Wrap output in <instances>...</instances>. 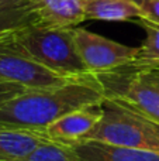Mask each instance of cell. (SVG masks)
Returning a JSON list of instances; mask_svg holds the SVG:
<instances>
[{
	"mask_svg": "<svg viewBox=\"0 0 159 161\" xmlns=\"http://www.w3.org/2000/svg\"><path fill=\"white\" fill-rule=\"evenodd\" d=\"M103 99V86L96 76L51 88L25 89L0 105V129L45 131L62 116Z\"/></svg>",
	"mask_w": 159,
	"mask_h": 161,
	"instance_id": "cell-1",
	"label": "cell"
},
{
	"mask_svg": "<svg viewBox=\"0 0 159 161\" xmlns=\"http://www.w3.org/2000/svg\"><path fill=\"white\" fill-rule=\"evenodd\" d=\"M101 116L85 142H100L127 148L159 153V125L130 105L113 97L101 100Z\"/></svg>",
	"mask_w": 159,
	"mask_h": 161,
	"instance_id": "cell-2",
	"label": "cell"
},
{
	"mask_svg": "<svg viewBox=\"0 0 159 161\" xmlns=\"http://www.w3.org/2000/svg\"><path fill=\"white\" fill-rule=\"evenodd\" d=\"M18 40L27 53L42 67L68 78L90 75L78 53L73 27H49L39 23L24 27Z\"/></svg>",
	"mask_w": 159,
	"mask_h": 161,
	"instance_id": "cell-3",
	"label": "cell"
},
{
	"mask_svg": "<svg viewBox=\"0 0 159 161\" xmlns=\"http://www.w3.org/2000/svg\"><path fill=\"white\" fill-rule=\"evenodd\" d=\"M96 78L104 97L121 100L159 125V64L131 62Z\"/></svg>",
	"mask_w": 159,
	"mask_h": 161,
	"instance_id": "cell-4",
	"label": "cell"
},
{
	"mask_svg": "<svg viewBox=\"0 0 159 161\" xmlns=\"http://www.w3.org/2000/svg\"><path fill=\"white\" fill-rule=\"evenodd\" d=\"M21 30L0 38V79L20 83L27 89L51 88L82 79L62 76L38 64L20 42Z\"/></svg>",
	"mask_w": 159,
	"mask_h": 161,
	"instance_id": "cell-5",
	"label": "cell"
},
{
	"mask_svg": "<svg viewBox=\"0 0 159 161\" xmlns=\"http://www.w3.org/2000/svg\"><path fill=\"white\" fill-rule=\"evenodd\" d=\"M73 36L85 67L95 76L131 64L138 54V47L120 44L86 28L73 27Z\"/></svg>",
	"mask_w": 159,
	"mask_h": 161,
	"instance_id": "cell-6",
	"label": "cell"
},
{
	"mask_svg": "<svg viewBox=\"0 0 159 161\" xmlns=\"http://www.w3.org/2000/svg\"><path fill=\"white\" fill-rule=\"evenodd\" d=\"M101 116H103L101 102L86 106L70 112L54 122L49 127L45 129V134L49 140L56 143L68 146L80 144L95 130Z\"/></svg>",
	"mask_w": 159,
	"mask_h": 161,
	"instance_id": "cell-7",
	"label": "cell"
},
{
	"mask_svg": "<svg viewBox=\"0 0 159 161\" xmlns=\"http://www.w3.org/2000/svg\"><path fill=\"white\" fill-rule=\"evenodd\" d=\"M37 23L49 27H76L86 20L83 0H28Z\"/></svg>",
	"mask_w": 159,
	"mask_h": 161,
	"instance_id": "cell-8",
	"label": "cell"
},
{
	"mask_svg": "<svg viewBox=\"0 0 159 161\" xmlns=\"http://www.w3.org/2000/svg\"><path fill=\"white\" fill-rule=\"evenodd\" d=\"M80 161H159V153L127 148L100 142H83L73 146Z\"/></svg>",
	"mask_w": 159,
	"mask_h": 161,
	"instance_id": "cell-9",
	"label": "cell"
},
{
	"mask_svg": "<svg viewBox=\"0 0 159 161\" xmlns=\"http://www.w3.org/2000/svg\"><path fill=\"white\" fill-rule=\"evenodd\" d=\"M48 140L45 131L0 129V161H20Z\"/></svg>",
	"mask_w": 159,
	"mask_h": 161,
	"instance_id": "cell-10",
	"label": "cell"
},
{
	"mask_svg": "<svg viewBox=\"0 0 159 161\" xmlns=\"http://www.w3.org/2000/svg\"><path fill=\"white\" fill-rule=\"evenodd\" d=\"M86 20L127 21L142 17V10L135 0H83Z\"/></svg>",
	"mask_w": 159,
	"mask_h": 161,
	"instance_id": "cell-11",
	"label": "cell"
},
{
	"mask_svg": "<svg viewBox=\"0 0 159 161\" xmlns=\"http://www.w3.org/2000/svg\"><path fill=\"white\" fill-rule=\"evenodd\" d=\"M37 23V17L30 3L11 6L0 10V38Z\"/></svg>",
	"mask_w": 159,
	"mask_h": 161,
	"instance_id": "cell-12",
	"label": "cell"
},
{
	"mask_svg": "<svg viewBox=\"0 0 159 161\" xmlns=\"http://www.w3.org/2000/svg\"><path fill=\"white\" fill-rule=\"evenodd\" d=\"M20 161H80V158L73 146L48 140Z\"/></svg>",
	"mask_w": 159,
	"mask_h": 161,
	"instance_id": "cell-13",
	"label": "cell"
},
{
	"mask_svg": "<svg viewBox=\"0 0 159 161\" xmlns=\"http://www.w3.org/2000/svg\"><path fill=\"white\" fill-rule=\"evenodd\" d=\"M138 24L145 30L146 38L138 47V54L135 57L137 64H159V25L149 23L144 19L137 20Z\"/></svg>",
	"mask_w": 159,
	"mask_h": 161,
	"instance_id": "cell-14",
	"label": "cell"
},
{
	"mask_svg": "<svg viewBox=\"0 0 159 161\" xmlns=\"http://www.w3.org/2000/svg\"><path fill=\"white\" fill-rule=\"evenodd\" d=\"M25 89L27 88H24V86L20 85V83L0 79V105L10 99H13V97H16L17 95L23 93Z\"/></svg>",
	"mask_w": 159,
	"mask_h": 161,
	"instance_id": "cell-15",
	"label": "cell"
},
{
	"mask_svg": "<svg viewBox=\"0 0 159 161\" xmlns=\"http://www.w3.org/2000/svg\"><path fill=\"white\" fill-rule=\"evenodd\" d=\"M138 4L142 10L141 19L159 25V0H141Z\"/></svg>",
	"mask_w": 159,
	"mask_h": 161,
	"instance_id": "cell-16",
	"label": "cell"
},
{
	"mask_svg": "<svg viewBox=\"0 0 159 161\" xmlns=\"http://www.w3.org/2000/svg\"><path fill=\"white\" fill-rule=\"evenodd\" d=\"M28 0H0V10L3 8L11 7V6H17V4H23V3H27Z\"/></svg>",
	"mask_w": 159,
	"mask_h": 161,
	"instance_id": "cell-17",
	"label": "cell"
},
{
	"mask_svg": "<svg viewBox=\"0 0 159 161\" xmlns=\"http://www.w3.org/2000/svg\"><path fill=\"white\" fill-rule=\"evenodd\" d=\"M135 2H137V3H140V2H141V0H135Z\"/></svg>",
	"mask_w": 159,
	"mask_h": 161,
	"instance_id": "cell-18",
	"label": "cell"
}]
</instances>
